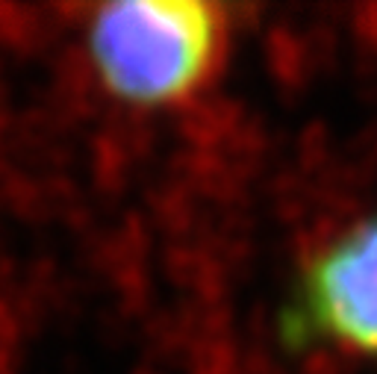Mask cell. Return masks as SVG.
Returning a JSON list of instances; mask_svg holds the SVG:
<instances>
[{"instance_id":"6da1fadb","label":"cell","mask_w":377,"mask_h":374,"mask_svg":"<svg viewBox=\"0 0 377 374\" xmlns=\"http://www.w3.org/2000/svg\"><path fill=\"white\" fill-rule=\"evenodd\" d=\"M227 42V9L204 0H124L100 6L89 24L97 77L142 106L195 95L221 68Z\"/></svg>"},{"instance_id":"7a4b0ae2","label":"cell","mask_w":377,"mask_h":374,"mask_svg":"<svg viewBox=\"0 0 377 374\" xmlns=\"http://www.w3.org/2000/svg\"><path fill=\"white\" fill-rule=\"evenodd\" d=\"M283 339L377 354V216L304 268L283 309Z\"/></svg>"}]
</instances>
